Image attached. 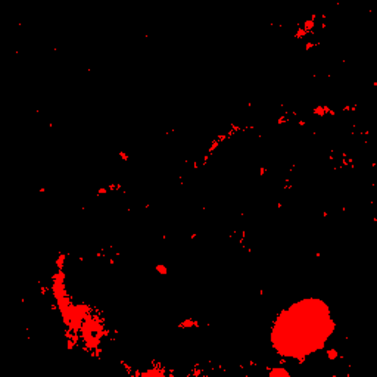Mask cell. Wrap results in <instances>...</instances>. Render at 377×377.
Here are the masks:
<instances>
[{"instance_id": "1", "label": "cell", "mask_w": 377, "mask_h": 377, "mask_svg": "<svg viewBox=\"0 0 377 377\" xmlns=\"http://www.w3.org/2000/svg\"><path fill=\"white\" fill-rule=\"evenodd\" d=\"M334 323L326 302L307 298L281 310L270 332L271 348L283 360L302 363L326 348Z\"/></svg>"}]
</instances>
